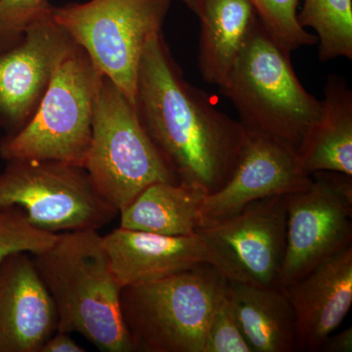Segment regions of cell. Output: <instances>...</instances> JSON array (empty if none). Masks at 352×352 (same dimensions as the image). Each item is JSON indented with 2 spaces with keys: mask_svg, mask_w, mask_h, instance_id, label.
<instances>
[{
  "mask_svg": "<svg viewBox=\"0 0 352 352\" xmlns=\"http://www.w3.org/2000/svg\"><path fill=\"white\" fill-rule=\"evenodd\" d=\"M134 106L178 183L199 187L208 195L230 179L248 131L185 78L162 32L146 44Z\"/></svg>",
  "mask_w": 352,
  "mask_h": 352,
  "instance_id": "6da1fadb",
  "label": "cell"
},
{
  "mask_svg": "<svg viewBox=\"0 0 352 352\" xmlns=\"http://www.w3.org/2000/svg\"><path fill=\"white\" fill-rule=\"evenodd\" d=\"M57 235L32 226L19 208L0 207V263L15 252L43 251Z\"/></svg>",
  "mask_w": 352,
  "mask_h": 352,
  "instance_id": "7402d4cb",
  "label": "cell"
},
{
  "mask_svg": "<svg viewBox=\"0 0 352 352\" xmlns=\"http://www.w3.org/2000/svg\"><path fill=\"white\" fill-rule=\"evenodd\" d=\"M48 0H0V53L12 48L32 25L50 17Z\"/></svg>",
  "mask_w": 352,
  "mask_h": 352,
  "instance_id": "603a6c76",
  "label": "cell"
},
{
  "mask_svg": "<svg viewBox=\"0 0 352 352\" xmlns=\"http://www.w3.org/2000/svg\"><path fill=\"white\" fill-rule=\"evenodd\" d=\"M351 177L319 171L307 188L285 196L287 245L279 286L352 247Z\"/></svg>",
  "mask_w": 352,
  "mask_h": 352,
  "instance_id": "9c48e42d",
  "label": "cell"
},
{
  "mask_svg": "<svg viewBox=\"0 0 352 352\" xmlns=\"http://www.w3.org/2000/svg\"><path fill=\"white\" fill-rule=\"evenodd\" d=\"M83 168L95 191L118 212L153 183H178L141 124L135 106L106 76L95 103Z\"/></svg>",
  "mask_w": 352,
  "mask_h": 352,
  "instance_id": "8992f818",
  "label": "cell"
},
{
  "mask_svg": "<svg viewBox=\"0 0 352 352\" xmlns=\"http://www.w3.org/2000/svg\"><path fill=\"white\" fill-rule=\"evenodd\" d=\"M0 207H17L32 226L53 234L108 226L119 212L98 195L85 168L55 161L7 162Z\"/></svg>",
  "mask_w": 352,
  "mask_h": 352,
  "instance_id": "ba28073f",
  "label": "cell"
},
{
  "mask_svg": "<svg viewBox=\"0 0 352 352\" xmlns=\"http://www.w3.org/2000/svg\"><path fill=\"white\" fill-rule=\"evenodd\" d=\"M321 116L296 150L307 175L333 171L352 176V90L344 76L327 78Z\"/></svg>",
  "mask_w": 352,
  "mask_h": 352,
  "instance_id": "2e32d148",
  "label": "cell"
},
{
  "mask_svg": "<svg viewBox=\"0 0 352 352\" xmlns=\"http://www.w3.org/2000/svg\"><path fill=\"white\" fill-rule=\"evenodd\" d=\"M113 275L122 288L149 283L200 264L217 268V256L201 231L168 236L122 227L103 236Z\"/></svg>",
  "mask_w": 352,
  "mask_h": 352,
  "instance_id": "4fadbf2b",
  "label": "cell"
},
{
  "mask_svg": "<svg viewBox=\"0 0 352 352\" xmlns=\"http://www.w3.org/2000/svg\"><path fill=\"white\" fill-rule=\"evenodd\" d=\"M311 180L295 150L275 139L248 132L239 163L230 179L204 199L200 228L233 217L256 201L307 188Z\"/></svg>",
  "mask_w": 352,
  "mask_h": 352,
  "instance_id": "7c38bea8",
  "label": "cell"
},
{
  "mask_svg": "<svg viewBox=\"0 0 352 352\" xmlns=\"http://www.w3.org/2000/svg\"><path fill=\"white\" fill-rule=\"evenodd\" d=\"M170 6V0H90L53 7L51 16L134 105L146 44L162 32Z\"/></svg>",
  "mask_w": 352,
  "mask_h": 352,
  "instance_id": "52a82bcc",
  "label": "cell"
},
{
  "mask_svg": "<svg viewBox=\"0 0 352 352\" xmlns=\"http://www.w3.org/2000/svg\"><path fill=\"white\" fill-rule=\"evenodd\" d=\"M296 321V351L316 352L352 305V247L285 287Z\"/></svg>",
  "mask_w": 352,
  "mask_h": 352,
  "instance_id": "9a60e30c",
  "label": "cell"
},
{
  "mask_svg": "<svg viewBox=\"0 0 352 352\" xmlns=\"http://www.w3.org/2000/svg\"><path fill=\"white\" fill-rule=\"evenodd\" d=\"M261 24L289 51L315 45L318 39L298 21V0H248Z\"/></svg>",
  "mask_w": 352,
  "mask_h": 352,
  "instance_id": "44dd1931",
  "label": "cell"
},
{
  "mask_svg": "<svg viewBox=\"0 0 352 352\" xmlns=\"http://www.w3.org/2000/svg\"><path fill=\"white\" fill-rule=\"evenodd\" d=\"M203 189L183 183L156 182L119 212L120 227L168 236H188L200 228Z\"/></svg>",
  "mask_w": 352,
  "mask_h": 352,
  "instance_id": "d6986e66",
  "label": "cell"
},
{
  "mask_svg": "<svg viewBox=\"0 0 352 352\" xmlns=\"http://www.w3.org/2000/svg\"><path fill=\"white\" fill-rule=\"evenodd\" d=\"M285 196L256 201L233 217L199 229L212 245L217 270L228 281L279 286L287 245Z\"/></svg>",
  "mask_w": 352,
  "mask_h": 352,
  "instance_id": "30bf717a",
  "label": "cell"
},
{
  "mask_svg": "<svg viewBox=\"0 0 352 352\" xmlns=\"http://www.w3.org/2000/svg\"><path fill=\"white\" fill-rule=\"evenodd\" d=\"M32 259L54 305L57 331L80 333L101 351H134L120 308L122 287L98 230L59 233Z\"/></svg>",
  "mask_w": 352,
  "mask_h": 352,
  "instance_id": "7a4b0ae2",
  "label": "cell"
},
{
  "mask_svg": "<svg viewBox=\"0 0 352 352\" xmlns=\"http://www.w3.org/2000/svg\"><path fill=\"white\" fill-rule=\"evenodd\" d=\"M182 2H184L186 4L187 7L192 11V12L195 13L196 11V0H182Z\"/></svg>",
  "mask_w": 352,
  "mask_h": 352,
  "instance_id": "4316f807",
  "label": "cell"
},
{
  "mask_svg": "<svg viewBox=\"0 0 352 352\" xmlns=\"http://www.w3.org/2000/svg\"><path fill=\"white\" fill-rule=\"evenodd\" d=\"M57 331V315L32 254L0 263V352H39Z\"/></svg>",
  "mask_w": 352,
  "mask_h": 352,
  "instance_id": "5bb4252c",
  "label": "cell"
},
{
  "mask_svg": "<svg viewBox=\"0 0 352 352\" xmlns=\"http://www.w3.org/2000/svg\"><path fill=\"white\" fill-rule=\"evenodd\" d=\"M80 344H76L72 339L69 333L59 332L56 331L52 336L44 342L39 352H85Z\"/></svg>",
  "mask_w": 352,
  "mask_h": 352,
  "instance_id": "d4e9b609",
  "label": "cell"
},
{
  "mask_svg": "<svg viewBox=\"0 0 352 352\" xmlns=\"http://www.w3.org/2000/svg\"><path fill=\"white\" fill-rule=\"evenodd\" d=\"M298 21L316 32L321 61L352 59V0H305Z\"/></svg>",
  "mask_w": 352,
  "mask_h": 352,
  "instance_id": "ffe728a7",
  "label": "cell"
},
{
  "mask_svg": "<svg viewBox=\"0 0 352 352\" xmlns=\"http://www.w3.org/2000/svg\"><path fill=\"white\" fill-rule=\"evenodd\" d=\"M75 44L50 16L29 28L20 43L0 53V129L6 135L31 120L60 62Z\"/></svg>",
  "mask_w": 352,
  "mask_h": 352,
  "instance_id": "8fae6325",
  "label": "cell"
},
{
  "mask_svg": "<svg viewBox=\"0 0 352 352\" xmlns=\"http://www.w3.org/2000/svg\"><path fill=\"white\" fill-rule=\"evenodd\" d=\"M228 280L204 263L122 288L120 308L134 351L204 352L208 323Z\"/></svg>",
  "mask_w": 352,
  "mask_h": 352,
  "instance_id": "277c9868",
  "label": "cell"
},
{
  "mask_svg": "<svg viewBox=\"0 0 352 352\" xmlns=\"http://www.w3.org/2000/svg\"><path fill=\"white\" fill-rule=\"evenodd\" d=\"M219 89L237 109L245 131L275 139L296 152L321 116V101L302 87L291 51L258 17Z\"/></svg>",
  "mask_w": 352,
  "mask_h": 352,
  "instance_id": "3957f363",
  "label": "cell"
},
{
  "mask_svg": "<svg viewBox=\"0 0 352 352\" xmlns=\"http://www.w3.org/2000/svg\"><path fill=\"white\" fill-rule=\"evenodd\" d=\"M204 352H252L234 314L227 289L210 317Z\"/></svg>",
  "mask_w": 352,
  "mask_h": 352,
  "instance_id": "cb8c5ba5",
  "label": "cell"
},
{
  "mask_svg": "<svg viewBox=\"0 0 352 352\" xmlns=\"http://www.w3.org/2000/svg\"><path fill=\"white\" fill-rule=\"evenodd\" d=\"M195 14L201 25L199 69L206 82L220 87L258 15L248 0H196Z\"/></svg>",
  "mask_w": 352,
  "mask_h": 352,
  "instance_id": "ac0fdd59",
  "label": "cell"
},
{
  "mask_svg": "<svg viewBox=\"0 0 352 352\" xmlns=\"http://www.w3.org/2000/svg\"><path fill=\"white\" fill-rule=\"evenodd\" d=\"M103 76L75 44L60 62L31 120L0 141V157L6 162L39 160L83 168Z\"/></svg>",
  "mask_w": 352,
  "mask_h": 352,
  "instance_id": "5b68a950",
  "label": "cell"
},
{
  "mask_svg": "<svg viewBox=\"0 0 352 352\" xmlns=\"http://www.w3.org/2000/svg\"><path fill=\"white\" fill-rule=\"evenodd\" d=\"M323 352H351L352 329L351 327L337 333L329 336L321 346Z\"/></svg>",
  "mask_w": 352,
  "mask_h": 352,
  "instance_id": "484cf974",
  "label": "cell"
},
{
  "mask_svg": "<svg viewBox=\"0 0 352 352\" xmlns=\"http://www.w3.org/2000/svg\"><path fill=\"white\" fill-rule=\"evenodd\" d=\"M234 314L252 352L296 351V321L286 289L228 281Z\"/></svg>",
  "mask_w": 352,
  "mask_h": 352,
  "instance_id": "e0dca14e",
  "label": "cell"
}]
</instances>
